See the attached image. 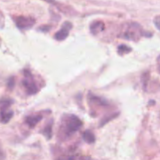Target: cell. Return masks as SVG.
Wrapping results in <instances>:
<instances>
[{
    "instance_id": "7a4b0ae2",
    "label": "cell",
    "mask_w": 160,
    "mask_h": 160,
    "mask_svg": "<svg viewBox=\"0 0 160 160\" xmlns=\"http://www.w3.org/2000/svg\"><path fill=\"white\" fill-rule=\"evenodd\" d=\"M24 78L23 80V85L25 90L29 95H34L37 93L38 88L32 75L28 70L24 71Z\"/></svg>"
},
{
    "instance_id": "7c38bea8",
    "label": "cell",
    "mask_w": 160,
    "mask_h": 160,
    "mask_svg": "<svg viewBox=\"0 0 160 160\" xmlns=\"http://www.w3.org/2000/svg\"><path fill=\"white\" fill-rule=\"evenodd\" d=\"M153 22H154V24H155V26L156 27V28L160 31V15L155 17Z\"/></svg>"
},
{
    "instance_id": "277c9868",
    "label": "cell",
    "mask_w": 160,
    "mask_h": 160,
    "mask_svg": "<svg viewBox=\"0 0 160 160\" xmlns=\"http://www.w3.org/2000/svg\"><path fill=\"white\" fill-rule=\"evenodd\" d=\"M9 103L6 102L2 106L1 111H0V121L3 123H6L11 120L12 117L13 112L12 110L9 109Z\"/></svg>"
},
{
    "instance_id": "2e32d148",
    "label": "cell",
    "mask_w": 160,
    "mask_h": 160,
    "mask_svg": "<svg viewBox=\"0 0 160 160\" xmlns=\"http://www.w3.org/2000/svg\"><path fill=\"white\" fill-rule=\"evenodd\" d=\"M157 61H158V63L160 64V55L159 56V57L157 58Z\"/></svg>"
},
{
    "instance_id": "9c48e42d",
    "label": "cell",
    "mask_w": 160,
    "mask_h": 160,
    "mask_svg": "<svg viewBox=\"0 0 160 160\" xmlns=\"http://www.w3.org/2000/svg\"><path fill=\"white\" fill-rule=\"evenodd\" d=\"M83 139L85 142L88 144H92L95 142V137L93 133H92L91 131H87L84 133L83 134Z\"/></svg>"
},
{
    "instance_id": "9a60e30c",
    "label": "cell",
    "mask_w": 160,
    "mask_h": 160,
    "mask_svg": "<svg viewBox=\"0 0 160 160\" xmlns=\"http://www.w3.org/2000/svg\"><path fill=\"white\" fill-rule=\"evenodd\" d=\"M5 158V155L3 153V152L2 151V149L0 148V160H3Z\"/></svg>"
},
{
    "instance_id": "e0dca14e",
    "label": "cell",
    "mask_w": 160,
    "mask_h": 160,
    "mask_svg": "<svg viewBox=\"0 0 160 160\" xmlns=\"http://www.w3.org/2000/svg\"><path fill=\"white\" fill-rule=\"evenodd\" d=\"M158 70H159V73H160V64H159V68H158Z\"/></svg>"
},
{
    "instance_id": "5b68a950",
    "label": "cell",
    "mask_w": 160,
    "mask_h": 160,
    "mask_svg": "<svg viewBox=\"0 0 160 160\" xmlns=\"http://www.w3.org/2000/svg\"><path fill=\"white\" fill-rule=\"evenodd\" d=\"M72 24L70 22H65L61 29L58 31L55 34V38L57 41H63L65 40L69 35L70 30L71 29Z\"/></svg>"
},
{
    "instance_id": "8992f818",
    "label": "cell",
    "mask_w": 160,
    "mask_h": 160,
    "mask_svg": "<svg viewBox=\"0 0 160 160\" xmlns=\"http://www.w3.org/2000/svg\"><path fill=\"white\" fill-rule=\"evenodd\" d=\"M135 30H137V25L131 26V28L123 34V38L128 39V40H137V37L138 36V31H135Z\"/></svg>"
},
{
    "instance_id": "4fadbf2b",
    "label": "cell",
    "mask_w": 160,
    "mask_h": 160,
    "mask_svg": "<svg viewBox=\"0 0 160 160\" xmlns=\"http://www.w3.org/2000/svg\"><path fill=\"white\" fill-rule=\"evenodd\" d=\"M14 85V80L13 78H12V79H10L9 81V84H8V87L9 88H12Z\"/></svg>"
},
{
    "instance_id": "ac0fdd59",
    "label": "cell",
    "mask_w": 160,
    "mask_h": 160,
    "mask_svg": "<svg viewBox=\"0 0 160 160\" xmlns=\"http://www.w3.org/2000/svg\"><path fill=\"white\" fill-rule=\"evenodd\" d=\"M82 160H91L90 159H88V158H86V159H82Z\"/></svg>"
},
{
    "instance_id": "6da1fadb",
    "label": "cell",
    "mask_w": 160,
    "mask_h": 160,
    "mask_svg": "<svg viewBox=\"0 0 160 160\" xmlns=\"http://www.w3.org/2000/svg\"><path fill=\"white\" fill-rule=\"evenodd\" d=\"M82 126V122L74 115H67L63 117L59 129V136L67 139L75 134Z\"/></svg>"
},
{
    "instance_id": "8fae6325",
    "label": "cell",
    "mask_w": 160,
    "mask_h": 160,
    "mask_svg": "<svg viewBox=\"0 0 160 160\" xmlns=\"http://www.w3.org/2000/svg\"><path fill=\"white\" fill-rule=\"evenodd\" d=\"M131 48H129L128 46H127V45H120V46L118 47V51H119V53L120 54H126V53H128L130 51H131Z\"/></svg>"
},
{
    "instance_id": "3957f363",
    "label": "cell",
    "mask_w": 160,
    "mask_h": 160,
    "mask_svg": "<svg viewBox=\"0 0 160 160\" xmlns=\"http://www.w3.org/2000/svg\"><path fill=\"white\" fill-rule=\"evenodd\" d=\"M16 25L20 30H28L32 28L35 23V20L32 17H17L14 18Z\"/></svg>"
},
{
    "instance_id": "30bf717a",
    "label": "cell",
    "mask_w": 160,
    "mask_h": 160,
    "mask_svg": "<svg viewBox=\"0 0 160 160\" xmlns=\"http://www.w3.org/2000/svg\"><path fill=\"white\" fill-rule=\"evenodd\" d=\"M52 123H48V124L44 128L42 133H43L44 135L47 138V139H50L52 137Z\"/></svg>"
},
{
    "instance_id": "5bb4252c",
    "label": "cell",
    "mask_w": 160,
    "mask_h": 160,
    "mask_svg": "<svg viewBox=\"0 0 160 160\" xmlns=\"http://www.w3.org/2000/svg\"><path fill=\"white\" fill-rule=\"evenodd\" d=\"M59 160H74V157L73 156H68V157L61 158Z\"/></svg>"
},
{
    "instance_id": "ba28073f",
    "label": "cell",
    "mask_w": 160,
    "mask_h": 160,
    "mask_svg": "<svg viewBox=\"0 0 160 160\" xmlns=\"http://www.w3.org/2000/svg\"><path fill=\"white\" fill-rule=\"evenodd\" d=\"M42 115H38V114H35V115H32V116H29L26 118V123L31 128H34L38 123L42 120Z\"/></svg>"
},
{
    "instance_id": "52a82bcc",
    "label": "cell",
    "mask_w": 160,
    "mask_h": 160,
    "mask_svg": "<svg viewBox=\"0 0 160 160\" xmlns=\"http://www.w3.org/2000/svg\"><path fill=\"white\" fill-rule=\"evenodd\" d=\"M105 24L102 21H95L92 23L90 27L91 32L94 34H97L98 33L102 32L104 30Z\"/></svg>"
}]
</instances>
